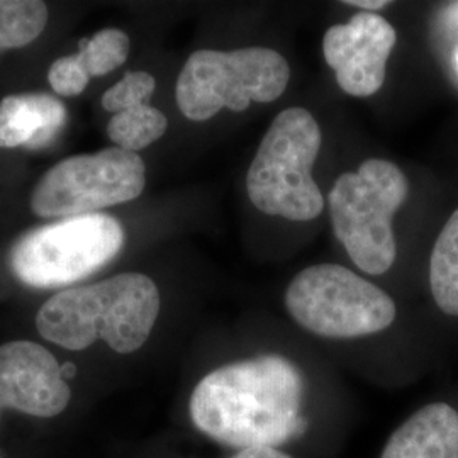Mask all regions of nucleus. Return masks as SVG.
Listing matches in <instances>:
<instances>
[{
    "label": "nucleus",
    "mask_w": 458,
    "mask_h": 458,
    "mask_svg": "<svg viewBox=\"0 0 458 458\" xmlns=\"http://www.w3.org/2000/svg\"><path fill=\"white\" fill-rule=\"evenodd\" d=\"M187 420L221 450L278 448L336 458L355 414L294 357L262 350L223 361L200 377L189 394Z\"/></svg>",
    "instance_id": "1"
},
{
    "label": "nucleus",
    "mask_w": 458,
    "mask_h": 458,
    "mask_svg": "<svg viewBox=\"0 0 458 458\" xmlns=\"http://www.w3.org/2000/svg\"><path fill=\"white\" fill-rule=\"evenodd\" d=\"M162 311L157 284L143 274H121L51 295L39 308V335L66 350L81 352L106 342L119 355L148 344Z\"/></svg>",
    "instance_id": "2"
},
{
    "label": "nucleus",
    "mask_w": 458,
    "mask_h": 458,
    "mask_svg": "<svg viewBox=\"0 0 458 458\" xmlns=\"http://www.w3.org/2000/svg\"><path fill=\"white\" fill-rule=\"evenodd\" d=\"M284 308L295 327L329 344L369 342L391 333L399 319L393 295L336 263L301 270L285 289Z\"/></svg>",
    "instance_id": "3"
},
{
    "label": "nucleus",
    "mask_w": 458,
    "mask_h": 458,
    "mask_svg": "<svg viewBox=\"0 0 458 458\" xmlns=\"http://www.w3.org/2000/svg\"><path fill=\"white\" fill-rule=\"evenodd\" d=\"M408 197L404 172L382 158L365 160L333 183L327 194L333 231L363 274L377 277L391 270L397 255L393 219Z\"/></svg>",
    "instance_id": "4"
},
{
    "label": "nucleus",
    "mask_w": 458,
    "mask_h": 458,
    "mask_svg": "<svg viewBox=\"0 0 458 458\" xmlns=\"http://www.w3.org/2000/svg\"><path fill=\"white\" fill-rule=\"evenodd\" d=\"M323 134L304 107H289L272 121L246 174L251 204L267 216L312 221L325 211V196L312 177Z\"/></svg>",
    "instance_id": "5"
},
{
    "label": "nucleus",
    "mask_w": 458,
    "mask_h": 458,
    "mask_svg": "<svg viewBox=\"0 0 458 458\" xmlns=\"http://www.w3.org/2000/svg\"><path fill=\"white\" fill-rule=\"evenodd\" d=\"M289 81V64L276 49H199L182 68L175 98L182 114L202 123L221 109L243 113L251 102H274Z\"/></svg>",
    "instance_id": "6"
},
{
    "label": "nucleus",
    "mask_w": 458,
    "mask_h": 458,
    "mask_svg": "<svg viewBox=\"0 0 458 458\" xmlns=\"http://www.w3.org/2000/svg\"><path fill=\"white\" fill-rule=\"evenodd\" d=\"M123 225L109 214H83L33 229L9 253V268L34 289H58L90 277L121 253Z\"/></svg>",
    "instance_id": "7"
},
{
    "label": "nucleus",
    "mask_w": 458,
    "mask_h": 458,
    "mask_svg": "<svg viewBox=\"0 0 458 458\" xmlns=\"http://www.w3.org/2000/svg\"><path fill=\"white\" fill-rule=\"evenodd\" d=\"M147 166L138 153L106 148L77 155L49 168L31 194V211L39 217L96 214L141 196Z\"/></svg>",
    "instance_id": "8"
},
{
    "label": "nucleus",
    "mask_w": 458,
    "mask_h": 458,
    "mask_svg": "<svg viewBox=\"0 0 458 458\" xmlns=\"http://www.w3.org/2000/svg\"><path fill=\"white\" fill-rule=\"evenodd\" d=\"M395 43L397 34L387 19L360 13L327 30L323 53L344 94L370 98L386 82V65Z\"/></svg>",
    "instance_id": "9"
},
{
    "label": "nucleus",
    "mask_w": 458,
    "mask_h": 458,
    "mask_svg": "<svg viewBox=\"0 0 458 458\" xmlns=\"http://www.w3.org/2000/svg\"><path fill=\"white\" fill-rule=\"evenodd\" d=\"M62 365L41 344H0V411L14 410L34 418H53L70 403Z\"/></svg>",
    "instance_id": "10"
},
{
    "label": "nucleus",
    "mask_w": 458,
    "mask_h": 458,
    "mask_svg": "<svg viewBox=\"0 0 458 458\" xmlns=\"http://www.w3.org/2000/svg\"><path fill=\"white\" fill-rule=\"evenodd\" d=\"M376 458H458V395L429 399L394 426Z\"/></svg>",
    "instance_id": "11"
},
{
    "label": "nucleus",
    "mask_w": 458,
    "mask_h": 458,
    "mask_svg": "<svg viewBox=\"0 0 458 458\" xmlns=\"http://www.w3.org/2000/svg\"><path fill=\"white\" fill-rule=\"evenodd\" d=\"M66 119L65 104L45 92L7 96L0 102V148L49 147L64 131Z\"/></svg>",
    "instance_id": "12"
},
{
    "label": "nucleus",
    "mask_w": 458,
    "mask_h": 458,
    "mask_svg": "<svg viewBox=\"0 0 458 458\" xmlns=\"http://www.w3.org/2000/svg\"><path fill=\"white\" fill-rule=\"evenodd\" d=\"M429 291L437 310L458 319V209L438 234L429 260Z\"/></svg>",
    "instance_id": "13"
},
{
    "label": "nucleus",
    "mask_w": 458,
    "mask_h": 458,
    "mask_svg": "<svg viewBox=\"0 0 458 458\" xmlns=\"http://www.w3.org/2000/svg\"><path fill=\"white\" fill-rule=\"evenodd\" d=\"M168 128L166 115L149 104L134 106L111 117L107 134L115 147L131 153L158 141Z\"/></svg>",
    "instance_id": "14"
},
{
    "label": "nucleus",
    "mask_w": 458,
    "mask_h": 458,
    "mask_svg": "<svg viewBox=\"0 0 458 458\" xmlns=\"http://www.w3.org/2000/svg\"><path fill=\"white\" fill-rule=\"evenodd\" d=\"M48 7L39 0H0V53L31 45L48 24Z\"/></svg>",
    "instance_id": "15"
},
{
    "label": "nucleus",
    "mask_w": 458,
    "mask_h": 458,
    "mask_svg": "<svg viewBox=\"0 0 458 458\" xmlns=\"http://www.w3.org/2000/svg\"><path fill=\"white\" fill-rule=\"evenodd\" d=\"M130 36L119 30H102L81 43V58L90 77H104L128 60Z\"/></svg>",
    "instance_id": "16"
},
{
    "label": "nucleus",
    "mask_w": 458,
    "mask_h": 458,
    "mask_svg": "<svg viewBox=\"0 0 458 458\" xmlns=\"http://www.w3.org/2000/svg\"><path fill=\"white\" fill-rule=\"evenodd\" d=\"M157 82L147 72H130L102 96V107L107 113H123L134 106L148 104Z\"/></svg>",
    "instance_id": "17"
},
{
    "label": "nucleus",
    "mask_w": 458,
    "mask_h": 458,
    "mask_svg": "<svg viewBox=\"0 0 458 458\" xmlns=\"http://www.w3.org/2000/svg\"><path fill=\"white\" fill-rule=\"evenodd\" d=\"M90 75L79 53L58 58L49 66L48 82L51 89L64 98L81 96L90 82Z\"/></svg>",
    "instance_id": "18"
},
{
    "label": "nucleus",
    "mask_w": 458,
    "mask_h": 458,
    "mask_svg": "<svg viewBox=\"0 0 458 458\" xmlns=\"http://www.w3.org/2000/svg\"><path fill=\"white\" fill-rule=\"evenodd\" d=\"M344 5H352V7H359V9H363L367 13L380 11V9L389 5V2H384V0H348V2H344Z\"/></svg>",
    "instance_id": "19"
},
{
    "label": "nucleus",
    "mask_w": 458,
    "mask_h": 458,
    "mask_svg": "<svg viewBox=\"0 0 458 458\" xmlns=\"http://www.w3.org/2000/svg\"><path fill=\"white\" fill-rule=\"evenodd\" d=\"M77 374V367L73 365V363H65V365H62V376L64 378H73Z\"/></svg>",
    "instance_id": "20"
},
{
    "label": "nucleus",
    "mask_w": 458,
    "mask_h": 458,
    "mask_svg": "<svg viewBox=\"0 0 458 458\" xmlns=\"http://www.w3.org/2000/svg\"><path fill=\"white\" fill-rule=\"evenodd\" d=\"M0 458H7V455H5V452L0 448Z\"/></svg>",
    "instance_id": "21"
},
{
    "label": "nucleus",
    "mask_w": 458,
    "mask_h": 458,
    "mask_svg": "<svg viewBox=\"0 0 458 458\" xmlns=\"http://www.w3.org/2000/svg\"><path fill=\"white\" fill-rule=\"evenodd\" d=\"M0 412H2V411H0Z\"/></svg>",
    "instance_id": "22"
}]
</instances>
